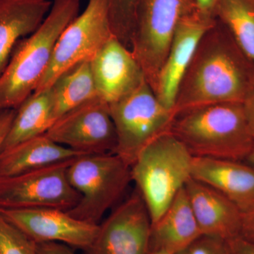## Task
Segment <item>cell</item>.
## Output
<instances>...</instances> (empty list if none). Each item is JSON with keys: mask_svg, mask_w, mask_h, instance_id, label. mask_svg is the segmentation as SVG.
<instances>
[{"mask_svg": "<svg viewBox=\"0 0 254 254\" xmlns=\"http://www.w3.org/2000/svg\"><path fill=\"white\" fill-rule=\"evenodd\" d=\"M57 120L70 110L98 98L90 60L66 70L50 87Z\"/></svg>", "mask_w": 254, "mask_h": 254, "instance_id": "cell-21", "label": "cell"}, {"mask_svg": "<svg viewBox=\"0 0 254 254\" xmlns=\"http://www.w3.org/2000/svg\"><path fill=\"white\" fill-rule=\"evenodd\" d=\"M191 177L225 195L242 214L254 208V168L250 164L193 157Z\"/></svg>", "mask_w": 254, "mask_h": 254, "instance_id": "cell-15", "label": "cell"}, {"mask_svg": "<svg viewBox=\"0 0 254 254\" xmlns=\"http://www.w3.org/2000/svg\"><path fill=\"white\" fill-rule=\"evenodd\" d=\"M67 177L81 195L77 205L68 213L95 225H99L132 182L131 167L114 153L78 157L70 163Z\"/></svg>", "mask_w": 254, "mask_h": 254, "instance_id": "cell-5", "label": "cell"}, {"mask_svg": "<svg viewBox=\"0 0 254 254\" xmlns=\"http://www.w3.org/2000/svg\"><path fill=\"white\" fill-rule=\"evenodd\" d=\"M0 254H38L37 244L0 213Z\"/></svg>", "mask_w": 254, "mask_h": 254, "instance_id": "cell-24", "label": "cell"}, {"mask_svg": "<svg viewBox=\"0 0 254 254\" xmlns=\"http://www.w3.org/2000/svg\"><path fill=\"white\" fill-rule=\"evenodd\" d=\"M46 135L55 143L81 155L115 154L118 143L109 106L99 98L60 117Z\"/></svg>", "mask_w": 254, "mask_h": 254, "instance_id": "cell-10", "label": "cell"}, {"mask_svg": "<svg viewBox=\"0 0 254 254\" xmlns=\"http://www.w3.org/2000/svg\"><path fill=\"white\" fill-rule=\"evenodd\" d=\"M81 155L41 135L0 152V177L28 173Z\"/></svg>", "mask_w": 254, "mask_h": 254, "instance_id": "cell-19", "label": "cell"}, {"mask_svg": "<svg viewBox=\"0 0 254 254\" xmlns=\"http://www.w3.org/2000/svg\"><path fill=\"white\" fill-rule=\"evenodd\" d=\"M219 1L220 0H195L197 7L200 11L214 17H215L214 11Z\"/></svg>", "mask_w": 254, "mask_h": 254, "instance_id": "cell-31", "label": "cell"}, {"mask_svg": "<svg viewBox=\"0 0 254 254\" xmlns=\"http://www.w3.org/2000/svg\"></svg>", "mask_w": 254, "mask_h": 254, "instance_id": "cell-34", "label": "cell"}, {"mask_svg": "<svg viewBox=\"0 0 254 254\" xmlns=\"http://www.w3.org/2000/svg\"><path fill=\"white\" fill-rule=\"evenodd\" d=\"M240 237L254 242V208L242 215Z\"/></svg>", "mask_w": 254, "mask_h": 254, "instance_id": "cell-29", "label": "cell"}, {"mask_svg": "<svg viewBox=\"0 0 254 254\" xmlns=\"http://www.w3.org/2000/svg\"><path fill=\"white\" fill-rule=\"evenodd\" d=\"M114 36L109 0H88L86 9L64 28L35 92L49 88L60 75L93 56Z\"/></svg>", "mask_w": 254, "mask_h": 254, "instance_id": "cell-8", "label": "cell"}, {"mask_svg": "<svg viewBox=\"0 0 254 254\" xmlns=\"http://www.w3.org/2000/svg\"><path fill=\"white\" fill-rule=\"evenodd\" d=\"M246 163L250 164V165L254 168V143L252 149L251 150L250 154L247 157L245 160Z\"/></svg>", "mask_w": 254, "mask_h": 254, "instance_id": "cell-32", "label": "cell"}, {"mask_svg": "<svg viewBox=\"0 0 254 254\" xmlns=\"http://www.w3.org/2000/svg\"><path fill=\"white\" fill-rule=\"evenodd\" d=\"M243 107L249 128L254 137V92L244 102Z\"/></svg>", "mask_w": 254, "mask_h": 254, "instance_id": "cell-30", "label": "cell"}, {"mask_svg": "<svg viewBox=\"0 0 254 254\" xmlns=\"http://www.w3.org/2000/svg\"><path fill=\"white\" fill-rule=\"evenodd\" d=\"M254 92V63L217 19L200 39L180 82L173 114L201 105L243 103Z\"/></svg>", "mask_w": 254, "mask_h": 254, "instance_id": "cell-1", "label": "cell"}, {"mask_svg": "<svg viewBox=\"0 0 254 254\" xmlns=\"http://www.w3.org/2000/svg\"><path fill=\"white\" fill-rule=\"evenodd\" d=\"M216 20V18L205 14L196 8L184 16L177 25L154 91L159 101L173 113L180 82L200 39L205 32L215 24Z\"/></svg>", "mask_w": 254, "mask_h": 254, "instance_id": "cell-13", "label": "cell"}, {"mask_svg": "<svg viewBox=\"0 0 254 254\" xmlns=\"http://www.w3.org/2000/svg\"><path fill=\"white\" fill-rule=\"evenodd\" d=\"M170 131L193 157L243 161L254 143L242 103L182 110L174 115Z\"/></svg>", "mask_w": 254, "mask_h": 254, "instance_id": "cell-2", "label": "cell"}, {"mask_svg": "<svg viewBox=\"0 0 254 254\" xmlns=\"http://www.w3.org/2000/svg\"><path fill=\"white\" fill-rule=\"evenodd\" d=\"M214 15L254 63V0H220Z\"/></svg>", "mask_w": 254, "mask_h": 254, "instance_id": "cell-22", "label": "cell"}, {"mask_svg": "<svg viewBox=\"0 0 254 254\" xmlns=\"http://www.w3.org/2000/svg\"><path fill=\"white\" fill-rule=\"evenodd\" d=\"M150 227V214L136 190L99 224L83 254H147Z\"/></svg>", "mask_w": 254, "mask_h": 254, "instance_id": "cell-11", "label": "cell"}, {"mask_svg": "<svg viewBox=\"0 0 254 254\" xmlns=\"http://www.w3.org/2000/svg\"><path fill=\"white\" fill-rule=\"evenodd\" d=\"M108 106L118 138L115 154L129 167L147 145L170 131L173 113L159 101L146 81Z\"/></svg>", "mask_w": 254, "mask_h": 254, "instance_id": "cell-7", "label": "cell"}, {"mask_svg": "<svg viewBox=\"0 0 254 254\" xmlns=\"http://www.w3.org/2000/svg\"><path fill=\"white\" fill-rule=\"evenodd\" d=\"M0 213L36 244L60 242L83 251L99 229V225L78 220L60 209H3Z\"/></svg>", "mask_w": 254, "mask_h": 254, "instance_id": "cell-12", "label": "cell"}, {"mask_svg": "<svg viewBox=\"0 0 254 254\" xmlns=\"http://www.w3.org/2000/svg\"><path fill=\"white\" fill-rule=\"evenodd\" d=\"M196 8L195 0H140L130 50L153 92L177 25Z\"/></svg>", "mask_w": 254, "mask_h": 254, "instance_id": "cell-6", "label": "cell"}, {"mask_svg": "<svg viewBox=\"0 0 254 254\" xmlns=\"http://www.w3.org/2000/svg\"><path fill=\"white\" fill-rule=\"evenodd\" d=\"M16 109L0 110V149L14 120Z\"/></svg>", "mask_w": 254, "mask_h": 254, "instance_id": "cell-28", "label": "cell"}, {"mask_svg": "<svg viewBox=\"0 0 254 254\" xmlns=\"http://www.w3.org/2000/svg\"><path fill=\"white\" fill-rule=\"evenodd\" d=\"M52 5L51 0H0V76L18 42L41 26Z\"/></svg>", "mask_w": 254, "mask_h": 254, "instance_id": "cell-18", "label": "cell"}, {"mask_svg": "<svg viewBox=\"0 0 254 254\" xmlns=\"http://www.w3.org/2000/svg\"><path fill=\"white\" fill-rule=\"evenodd\" d=\"M80 0H53L36 31L15 47L0 76V110L16 109L34 93L46 72L60 35L79 14Z\"/></svg>", "mask_w": 254, "mask_h": 254, "instance_id": "cell-3", "label": "cell"}, {"mask_svg": "<svg viewBox=\"0 0 254 254\" xmlns=\"http://www.w3.org/2000/svg\"><path fill=\"white\" fill-rule=\"evenodd\" d=\"M90 62L97 95L108 105L125 98L146 81L131 50L115 36Z\"/></svg>", "mask_w": 254, "mask_h": 254, "instance_id": "cell-14", "label": "cell"}, {"mask_svg": "<svg viewBox=\"0 0 254 254\" xmlns=\"http://www.w3.org/2000/svg\"><path fill=\"white\" fill-rule=\"evenodd\" d=\"M38 254H76L72 247L60 242L37 244Z\"/></svg>", "mask_w": 254, "mask_h": 254, "instance_id": "cell-26", "label": "cell"}, {"mask_svg": "<svg viewBox=\"0 0 254 254\" xmlns=\"http://www.w3.org/2000/svg\"><path fill=\"white\" fill-rule=\"evenodd\" d=\"M110 18L114 36L130 49L140 0H109Z\"/></svg>", "mask_w": 254, "mask_h": 254, "instance_id": "cell-23", "label": "cell"}, {"mask_svg": "<svg viewBox=\"0 0 254 254\" xmlns=\"http://www.w3.org/2000/svg\"><path fill=\"white\" fill-rule=\"evenodd\" d=\"M193 156L170 131L153 140L131 165L132 182L144 200L151 224L161 218L191 178Z\"/></svg>", "mask_w": 254, "mask_h": 254, "instance_id": "cell-4", "label": "cell"}, {"mask_svg": "<svg viewBox=\"0 0 254 254\" xmlns=\"http://www.w3.org/2000/svg\"><path fill=\"white\" fill-rule=\"evenodd\" d=\"M201 235L184 187L161 218L151 224L148 252L164 251L177 254Z\"/></svg>", "mask_w": 254, "mask_h": 254, "instance_id": "cell-17", "label": "cell"}, {"mask_svg": "<svg viewBox=\"0 0 254 254\" xmlns=\"http://www.w3.org/2000/svg\"><path fill=\"white\" fill-rule=\"evenodd\" d=\"M228 242L219 237L201 235L177 254H229Z\"/></svg>", "mask_w": 254, "mask_h": 254, "instance_id": "cell-25", "label": "cell"}, {"mask_svg": "<svg viewBox=\"0 0 254 254\" xmlns=\"http://www.w3.org/2000/svg\"><path fill=\"white\" fill-rule=\"evenodd\" d=\"M73 160L0 177V210L56 208L68 211L74 208L81 195L68 180L67 169Z\"/></svg>", "mask_w": 254, "mask_h": 254, "instance_id": "cell-9", "label": "cell"}, {"mask_svg": "<svg viewBox=\"0 0 254 254\" xmlns=\"http://www.w3.org/2000/svg\"><path fill=\"white\" fill-rule=\"evenodd\" d=\"M147 254H174L164 251H156V252H148Z\"/></svg>", "mask_w": 254, "mask_h": 254, "instance_id": "cell-33", "label": "cell"}, {"mask_svg": "<svg viewBox=\"0 0 254 254\" xmlns=\"http://www.w3.org/2000/svg\"><path fill=\"white\" fill-rule=\"evenodd\" d=\"M228 245L231 254H254V242L242 237L229 241Z\"/></svg>", "mask_w": 254, "mask_h": 254, "instance_id": "cell-27", "label": "cell"}, {"mask_svg": "<svg viewBox=\"0 0 254 254\" xmlns=\"http://www.w3.org/2000/svg\"><path fill=\"white\" fill-rule=\"evenodd\" d=\"M185 189L202 235L227 242L240 237L243 214L228 198L192 177Z\"/></svg>", "mask_w": 254, "mask_h": 254, "instance_id": "cell-16", "label": "cell"}, {"mask_svg": "<svg viewBox=\"0 0 254 254\" xmlns=\"http://www.w3.org/2000/svg\"><path fill=\"white\" fill-rule=\"evenodd\" d=\"M56 120L51 88L34 92L16 108L14 120L0 152L46 134Z\"/></svg>", "mask_w": 254, "mask_h": 254, "instance_id": "cell-20", "label": "cell"}]
</instances>
